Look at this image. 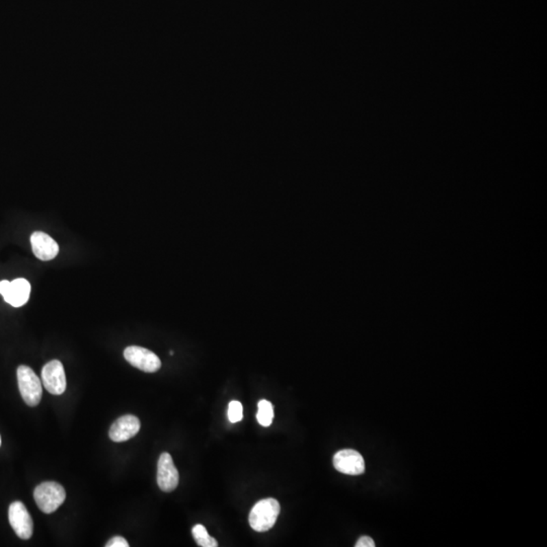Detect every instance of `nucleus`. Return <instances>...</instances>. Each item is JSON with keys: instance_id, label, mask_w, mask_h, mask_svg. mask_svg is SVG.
I'll return each instance as SVG.
<instances>
[{"instance_id": "nucleus-6", "label": "nucleus", "mask_w": 547, "mask_h": 547, "mask_svg": "<svg viewBox=\"0 0 547 547\" xmlns=\"http://www.w3.org/2000/svg\"><path fill=\"white\" fill-rule=\"evenodd\" d=\"M8 519L19 537L29 539L33 535L34 523L29 511L22 502H14L8 509Z\"/></svg>"}, {"instance_id": "nucleus-13", "label": "nucleus", "mask_w": 547, "mask_h": 547, "mask_svg": "<svg viewBox=\"0 0 547 547\" xmlns=\"http://www.w3.org/2000/svg\"><path fill=\"white\" fill-rule=\"evenodd\" d=\"M193 536L196 540L197 544L201 547H217L218 542L215 538L211 537L208 534L204 526L198 524L194 526L192 529Z\"/></svg>"}, {"instance_id": "nucleus-7", "label": "nucleus", "mask_w": 547, "mask_h": 547, "mask_svg": "<svg viewBox=\"0 0 547 547\" xmlns=\"http://www.w3.org/2000/svg\"><path fill=\"white\" fill-rule=\"evenodd\" d=\"M0 294L8 304L14 307H21L29 301L31 284L23 278L12 282L3 280L0 281Z\"/></svg>"}, {"instance_id": "nucleus-11", "label": "nucleus", "mask_w": 547, "mask_h": 547, "mask_svg": "<svg viewBox=\"0 0 547 547\" xmlns=\"http://www.w3.org/2000/svg\"><path fill=\"white\" fill-rule=\"evenodd\" d=\"M32 250L34 254L41 260H51L56 258L59 245L50 235L36 231L31 236Z\"/></svg>"}, {"instance_id": "nucleus-12", "label": "nucleus", "mask_w": 547, "mask_h": 547, "mask_svg": "<svg viewBox=\"0 0 547 547\" xmlns=\"http://www.w3.org/2000/svg\"><path fill=\"white\" fill-rule=\"evenodd\" d=\"M258 410L256 413V419L263 427H270L272 425L274 419L273 404L269 400H260L258 404Z\"/></svg>"}, {"instance_id": "nucleus-1", "label": "nucleus", "mask_w": 547, "mask_h": 547, "mask_svg": "<svg viewBox=\"0 0 547 547\" xmlns=\"http://www.w3.org/2000/svg\"><path fill=\"white\" fill-rule=\"evenodd\" d=\"M281 507L273 498L256 502L250 513V525L254 531L266 532L274 527L279 517Z\"/></svg>"}, {"instance_id": "nucleus-2", "label": "nucleus", "mask_w": 547, "mask_h": 547, "mask_svg": "<svg viewBox=\"0 0 547 547\" xmlns=\"http://www.w3.org/2000/svg\"><path fill=\"white\" fill-rule=\"evenodd\" d=\"M36 504L45 514L55 512L66 499L64 487L55 481H46L38 485L34 491Z\"/></svg>"}, {"instance_id": "nucleus-17", "label": "nucleus", "mask_w": 547, "mask_h": 547, "mask_svg": "<svg viewBox=\"0 0 547 547\" xmlns=\"http://www.w3.org/2000/svg\"><path fill=\"white\" fill-rule=\"evenodd\" d=\"M0 446H1V437H0Z\"/></svg>"}, {"instance_id": "nucleus-3", "label": "nucleus", "mask_w": 547, "mask_h": 547, "mask_svg": "<svg viewBox=\"0 0 547 547\" xmlns=\"http://www.w3.org/2000/svg\"><path fill=\"white\" fill-rule=\"evenodd\" d=\"M18 383L25 404L29 406H36L41 402L43 388L42 381L37 376L33 369L25 365H21L18 368Z\"/></svg>"}, {"instance_id": "nucleus-9", "label": "nucleus", "mask_w": 547, "mask_h": 547, "mask_svg": "<svg viewBox=\"0 0 547 547\" xmlns=\"http://www.w3.org/2000/svg\"><path fill=\"white\" fill-rule=\"evenodd\" d=\"M334 466L338 472L348 476H360L365 472L363 456L352 449L337 452L334 456Z\"/></svg>"}, {"instance_id": "nucleus-16", "label": "nucleus", "mask_w": 547, "mask_h": 547, "mask_svg": "<svg viewBox=\"0 0 547 547\" xmlns=\"http://www.w3.org/2000/svg\"><path fill=\"white\" fill-rule=\"evenodd\" d=\"M356 547H374V540L372 538L369 537V536H362L359 540H358L357 544H356Z\"/></svg>"}, {"instance_id": "nucleus-10", "label": "nucleus", "mask_w": 547, "mask_h": 547, "mask_svg": "<svg viewBox=\"0 0 547 547\" xmlns=\"http://www.w3.org/2000/svg\"><path fill=\"white\" fill-rule=\"evenodd\" d=\"M141 428L139 419L133 415H123L112 425L109 436L114 442H125L136 436Z\"/></svg>"}, {"instance_id": "nucleus-4", "label": "nucleus", "mask_w": 547, "mask_h": 547, "mask_svg": "<svg viewBox=\"0 0 547 547\" xmlns=\"http://www.w3.org/2000/svg\"><path fill=\"white\" fill-rule=\"evenodd\" d=\"M124 357L126 361L143 372L154 373L160 370L161 367V361L158 355L150 350L138 345L126 348Z\"/></svg>"}, {"instance_id": "nucleus-5", "label": "nucleus", "mask_w": 547, "mask_h": 547, "mask_svg": "<svg viewBox=\"0 0 547 547\" xmlns=\"http://www.w3.org/2000/svg\"><path fill=\"white\" fill-rule=\"evenodd\" d=\"M42 385L53 396H61L66 389L64 367L58 360H53L43 367Z\"/></svg>"}, {"instance_id": "nucleus-15", "label": "nucleus", "mask_w": 547, "mask_h": 547, "mask_svg": "<svg viewBox=\"0 0 547 547\" xmlns=\"http://www.w3.org/2000/svg\"><path fill=\"white\" fill-rule=\"evenodd\" d=\"M106 547H129V544L122 536H114L106 544Z\"/></svg>"}, {"instance_id": "nucleus-8", "label": "nucleus", "mask_w": 547, "mask_h": 547, "mask_svg": "<svg viewBox=\"0 0 547 547\" xmlns=\"http://www.w3.org/2000/svg\"><path fill=\"white\" fill-rule=\"evenodd\" d=\"M179 481V472L173 463V457L169 453H162L158 463V487L161 491L171 493L177 489Z\"/></svg>"}, {"instance_id": "nucleus-14", "label": "nucleus", "mask_w": 547, "mask_h": 547, "mask_svg": "<svg viewBox=\"0 0 547 547\" xmlns=\"http://www.w3.org/2000/svg\"><path fill=\"white\" fill-rule=\"evenodd\" d=\"M228 419L231 423H239L243 419V408L241 402L233 400L229 404Z\"/></svg>"}]
</instances>
